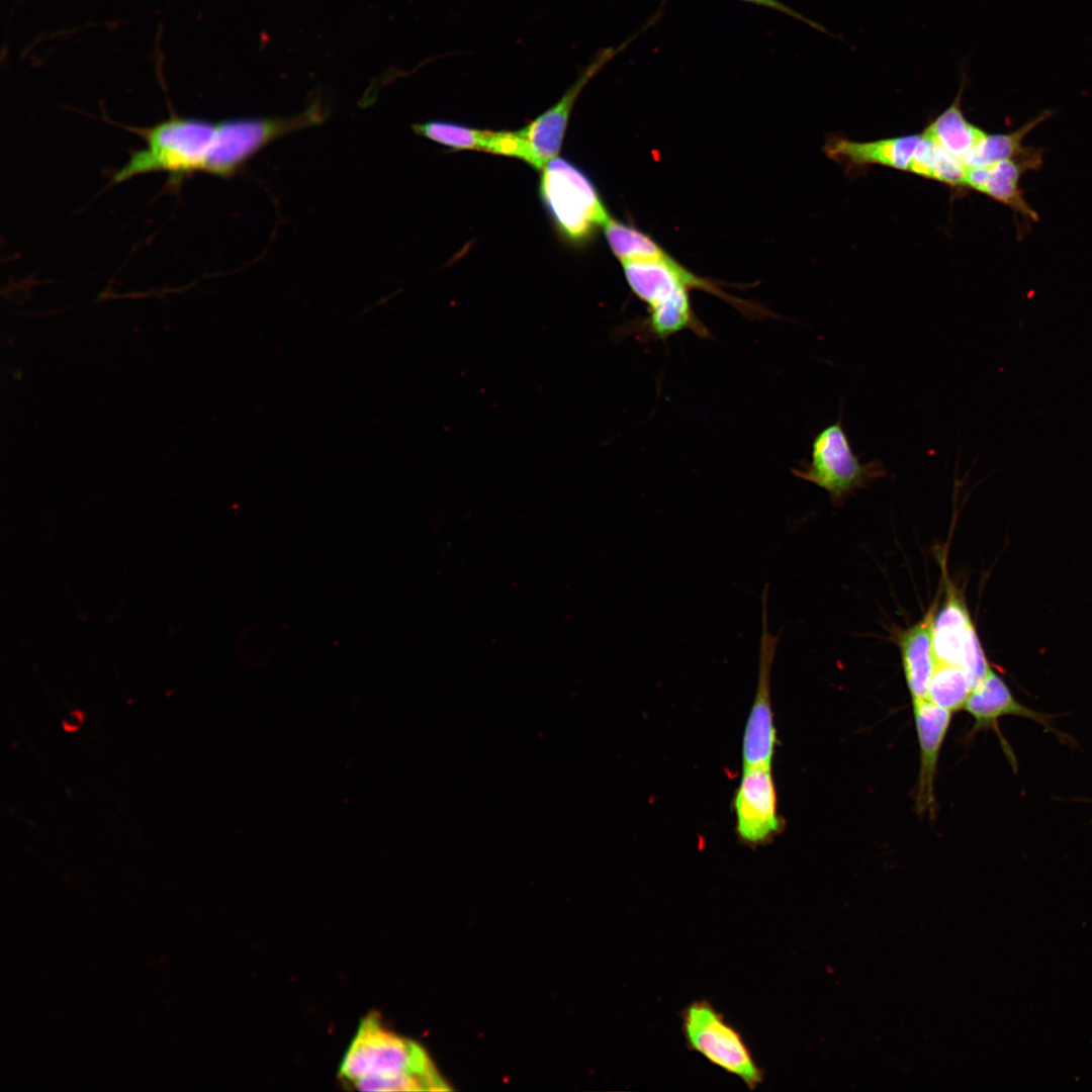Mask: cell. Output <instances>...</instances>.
I'll return each instance as SVG.
<instances>
[{
	"label": "cell",
	"mask_w": 1092,
	"mask_h": 1092,
	"mask_svg": "<svg viewBox=\"0 0 1092 1092\" xmlns=\"http://www.w3.org/2000/svg\"><path fill=\"white\" fill-rule=\"evenodd\" d=\"M340 1076L363 1091L448 1089L427 1053L386 1029L374 1013L361 1021L343 1058Z\"/></svg>",
	"instance_id": "1"
},
{
	"label": "cell",
	"mask_w": 1092,
	"mask_h": 1092,
	"mask_svg": "<svg viewBox=\"0 0 1092 1092\" xmlns=\"http://www.w3.org/2000/svg\"><path fill=\"white\" fill-rule=\"evenodd\" d=\"M132 130L143 138L145 147L130 154L113 175L114 183L153 172H164L173 182L208 173L217 121L172 114L152 126Z\"/></svg>",
	"instance_id": "2"
},
{
	"label": "cell",
	"mask_w": 1092,
	"mask_h": 1092,
	"mask_svg": "<svg viewBox=\"0 0 1092 1092\" xmlns=\"http://www.w3.org/2000/svg\"><path fill=\"white\" fill-rule=\"evenodd\" d=\"M540 194L559 232L571 242L587 240L610 217L589 178L564 159L554 158L542 168Z\"/></svg>",
	"instance_id": "3"
},
{
	"label": "cell",
	"mask_w": 1092,
	"mask_h": 1092,
	"mask_svg": "<svg viewBox=\"0 0 1092 1092\" xmlns=\"http://www.w3.org/2000/svg\"><path fill=\"white\" fill-rule=\"evenodd\" d=\"M793 472L825 489L831 500L838 504L850 493L885 475L886 470L880 461L860 462L839 418L815 436L810 462Z\"/></svg>",
	"instance_id": "4"
},
{
	"label": "cell",
	"mask_w": 1092,
	"mask_h": 1092,
	"mask_svg": "<svg viewBox=\"0 0 1092 1092\" xmlns=\"http://www.w3.org/2000/svg\"><path fill=\"white\" fill-rule=\"evenodd\" d=\"M688 1046L706 1060L755 1089L763 1073L738 1030L706 1000L688 1005L681 1012Z\"/></svg>",
	"instance_id": "5"
},
{
	"label": "cell",
	"mask_w": 1092,
	"mask_h": 1092,
	"mask_svg": "<svg viewBox=\"0 0 1092 1092\" xmlns=\"http://www.w3.org/2000/svg\"><path fill=\"white\" fill-rule=\"evenodd\" d=\"M324 111L314 104L286 118L236 117L217 121L215 146L208 174L233 176L261 149L289 132L322 122Z\"/></svg>",
	"instance_id": "6"
},
{
	"label": "cell",
	"mask_w": 1092,
	"mask_h": 1092,
	"mask_svg": "<svg viewBox=\"0 0 1092 1092\" xmlns=\"http://www.w3.org/2000/svg\"><path fill=\"white\" fill-rule=\"evenodd\" d=\"M657 21V18L653 16L641 29L642 32L651 25H654ZM641 30L618 47H608L598 51L588 64L578 74L575 81L566 89L560 99L527 126L520 129L528 147L530 165L540 169L550 160L556 158L562 144L570 113L579 94L586 84L610 61H612L615 56L624 51V49L640 34Z\"/></svg>",
	"instance_id": "7"
},
{
	"label": "cell",
	"mask_w": 1092,
	"mask_h": 1092,
	"mask_svg": "<svg viewBox=\"0 0 1092 1092\" xmlns=\"http://www.w3.org/2000/svg\"><path fill=\"white\" fill-rule=\"evenodd\" d=\"M768 587L769 585L766 583L761 594L758 677L754 700L742 738L743 767L760 764L771 765L777 745V730L774 724L770 698V675L779 635L772 634L768 627Z\"/></svg>",
	"instance_id": "8"
},
{
	"label": "cell",
	"mask_w": 1092,
	"mask_h": 1092,
	"mask_svg": "<svg viewBox=\"0 0 1092 1092\" xmlns=\"http://www.w3.org/2000/svg\"><path fill=\"white\" fill-rule=\"evenodd\" d=\"M736 833L749 845L768 842L782 826L770 764L745 766L735 791Z\"/></svg>",
	"instance_id": "9"
},
{
	"label": "cell",
	"mask_w": 1092,
	"mask_h": 1092,
	"mask_svg": "<svg viewBox=\"0 0 1092 1092\" xmlns=\"http://www.w3.org/2000/svg\"><path fill=\"white\" fill-rule=\"evenodd\" d=\"M964 710L974 719L973 735L982 730L996 732L1003 751L1014 770L1017 769L1018 764L1011 746L1000 731L998 721L1001 717L1017 716L1027 718L1042 725L1045 730L1053 732L1062 742L1069 744L1072 739L1067 734L1056 729L1053 720L1054 715L1035 711L1018 702L1006 682L992 668L984 679L971 691Z\"/></svg>",
	"instance_id": "10"
},
{
	"label": "cell",
	"mask_w": 1092,
	"mask_h": 1092,
	"mask_svg": "<svg viewBox=\"0 0 1092 1092\" xmlns=\"http://www.w3.org/2000/svg\"><path fill=\"white\" fill-rule=\"evenodd\" d=\"M1043 163V149L1029 147L1021 156L989 166L969 168L965 187L985 194L1009 207L1025 222L1038 220L1036 211L1028 204L1020 188L1024 173L1038 170Z\"/></svg>",
	"instance_id": "11"
},
{
	"label": "cell",
	"mask_w": 1092,
	"mask_h": 1092,
	"mask_svg": "<svg viewBox=\"0 0 1092 1092\" xmlns=\"http://www.w3.org/2000/svg\"><path fill=\"white\" fill-rule=\"evenodd\" d=\"M923 140L922 132L869 142L833 135L827 139L824 152L849 171L879 165L912 173Z\"/></svg>",
	"instance_id": "12"
},
{
	"label": "cell",
	"mask_w": 1092,
	"mask_h": 1092,
	"mask_svg": "<svg viewBox=\"0 0 1092 1092\" xmlns=\"http://www.w3.org/2000/svg\"><path fill=\"white\" fill-rule=\"evenodd\" d=\"M913 713L920 746L915 808L920 814H932L935 806L934 779L938 756L952 713L927 699L913 702Z\"/></svg>",
	"instance_id": "13"
},
{
	"label": "cell",
	"mask_w": 1092,
	"mask_h": 1092,
	"mask_svg": "<svg viewBox=\"0 0 1092 1092\" xmlns=\"http://www.w3.org/2000/svg\"><path fill=\"white\" fill-rule=\"evenodd\" d=\"M932 620L933 610L902 632L898 639L904 674L913 702L927 699L929 681L936 665Z\"/></svg>",
	"instance_id": "14"
},
{
	"label": "cell",
	"mask_w": 1092,
	"mask_h": 1092,
	"mask_svg": "<svg viewBox=\"0 0 1092 1092\" xmlns=\"http://www.w3.org/2000/svg\"><path fill=\"white\" fill-rule=\"evenodd\" d=\"M966 83L967 73L962 71L961 85L952 102L922 131L928 140L964 164L968 155L988 133L964 114L962 99Z\"/></svg>",
	"instance_id": "15"
},
{
	"label": "cell",
	"mask_w": 1092,
	"mask_h": 1092,
	"mask_svg": "<svg viewBox=\"0 0 1092 1092\" xmlns=\"http://www.w3.org/2000/svg\"><path fill=\"white\" fill-rule=\"evenodd\" d=\"M974 630L964 600L956 590L948 589L946 600L932 620V643L936 662L962 666L965 648Z\"/></svg>",
	"instance_id": "16"
},
{
	"label": "cell",
	"mask_w": 1092,
	"mask_h": 1092,
	"mask_svg": "<svg viewBox=\"0 0 1092 1092\" xmlns=\"http://www.w3.org/2000/svg\"><path fill=\"white\" fill-rule=\"evenodd\" d=\"M1051 115L1052 111L1045 110L1013 131L987 133L966 158V167H985L1023 155L1029 148L1023 145L1024 138Z\"/></svg>",
	"instance_id": "17"
},
{
	"label": "cell",
	"mask_w": 1092,
	"mask_h": 1092,
	"mask_svg": "<svg viewBox=\"0 0 1092 1092\" xmlns=\"http://www.w3.org/2000/svg\"><path fill=\"white\" fill-rule=\"evenodd\" d=\"M414 130L431 141L458 150H476L493 154L497 131L432 120L415 124Z\"/></svg>",
	"instance_id": "18"
},
{
	"label": "cell",
	"mask_w": 1092,
	"mask_h": 1092,
	"mask_svg": "<svg viewBox=\"0 0 1092 1092\" xmlns=\"http://www.w3.org/2000/svg\"><path fill=\"white\" fill-rule=\"evenodd\" d=\"M973 690L967 671L961 665L936 662L927 700L951 713L964 709Z\"/></svg>",
	"instance_id": "19"
},
{
	"label": "cell",
	"mask_w": 1092,
	"mask_h": 1092,
	"mask_svg": "<svg viewBox=\"0 0 1092 1092\" xmlns=\"http://www.w3.org/2000/svg\"><path fill=\"white\" fill-rule=\"evenodd\" d=\"M603 228L609 246L621 263L657 259L665 254L655 241L634 226L609 217Z\"/></svg>",
	"instance_id": "20"
},
{
	"label": "cell",
	"mask_w": 1092,
	"mask_h": 1092,
	"mask_svg": "<svg viewBox=\"0 0 1092 1092\" xmlns=\"http://www.w3.org/2000/svg\"><path fill=\"white\" fill-rule=\"evenodd\" d=\"M740 1L750 3V4H754V5H757V6H762V7H765V8H768V9H771V10L787 14L788 16H790V17H792L794 19L800 20V21L806 23L807 25H809L810 27H812L814 29H817L818 31H821V32L826 33V34H830L829 31L824 26H822L821 24L807 18L806 16H804L803 14L798 12L797 10L793 9L792 7L786 5L785 3L781 2L780 0H740ZM830 35H832V34H830Z\"/></svg>",
	"instance_id": "21"
}]
</instances>
